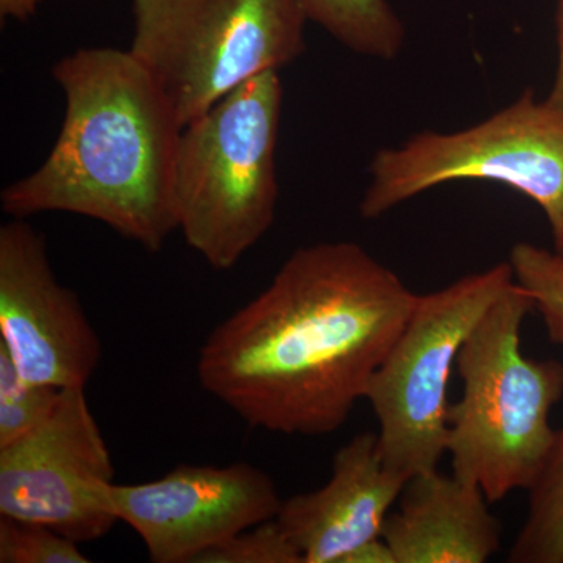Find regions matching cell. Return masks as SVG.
Segmentation results:
<instances>
[{
    "instance_id": "obj_7",
    "label": "cell",
    "mask_w": 563,
    "mask_h": 563,
    "mask_svg": "<svg viewBox=\"0 0 563 563\" xmlns=\"http://www.w3.org/2000/svg\"><path fill=\"white\" fill-rule=\"evenodd\" d=\"M515 280L509 262L418 295L390 351L374 373L372 404L385 465L407 481L439 468L450 432L448 388L474 325Z\"/></svg>"
},
{
    "instance_id": "obj_4",
    "label": "cell",
    "mask_w": 563,
    "mask_h": 563,
    "mask_svg": "<svg viewBox=\"0 0 563 563\" xmlns=\"http://www.w3.org/2000/svg\"><path fill=\"white\" fill-rule=\"evenodd\" d=\"M279 70L254 77L181 129L173 201L177 231L217 272H228L276 218Z\"/></svg>"
},
{
    "instance_id": "obj_8",
    "label": "cell",
    "mask_w": 563,
    "mask_h": 563,
    "mask_svg": "<svg viewBox=\"0 0 563 563\" xmlns=\"http://www.w3.org/2000/svg\"><path fill=\"white\" fill-rule=\"evenodd\" d=\"M113 476L85 388H63L38 426L0 448V517L47 526L80 544L95 542L118 523L102 504Z\"/></svg>"
},
{
    "instance_id": "obj_20",
    "label": "cell",
    "mask_w": 563,
    "mask_h": 563,
    "mask_svg": "<svg viewBox=\"0 0 563 563\" xmlns=\"http://www.w3.org/2000/svg\"><path fill=\"white\" fill-rule=\"evenodd\" d=\"M555 27H558V66H555L553 88L547 101L563 110V0H559Z\"/></svg>"
},
{
    "instance_id": "obj_14",
    "label": "cell",
    "mask_w": 563,
    "mask_h": 563,
    "mask_svg": "<svg viewBox=\"0 0 563 563\" xmlns=\"http://www.w3.org/2000/svg\"><path fill=\"white\" fill-rule=\"evenodd\" d=\"M528 492V515L509 562L563 563V428Z\"/></svg>"
},
{
    "instance_id": "obj_6",
    "label": "cell",
    "mask_w": 563,
    "mask_h": 563,
    "mask_svg": "<svg viewBox=\"0 0 563 563\" xmlns=\"http://www.w3.org/2000/svg\"><path fill=\"white\" fill-rule=\"evenodd\" d=\"M461 180H487L528 196L563 250V110L533 91L457 132L417 133L376 152L361 214L377 220L415 196Z\"/></svg>"
},
{
    "instance_id": "obj_16",
    "label": "cell",
    "mask_w": 563,
    "mask_h": 563,
    "mask_svg": "<svg viewBox=\"0 0 563 563\" xmlns=\"http://www.w3.org/2000/svg\"><path fill=\"white\" fill-rule=\"evenodd\" d=\"M60 390L29 383L0 347V448L16 442L49 415Z\"/></svg>"
},
{
    "instance_id": "obj_10",
    "label": "cell",
    "mask_w": 563,
    "mask_h": 563,
    "mask_svg": "<svg viewBox=\"0 0 563 563\" xmlns=\"http://www.w3.org/2000/svg\"><path fill=\"white\" fill-rule=\"evenodd\" d=\"M0 347L29 383L87 387L101 340L79 296L52 269L43 233L11 218L0 228Z\"/></svg>"
},
{
    "instance_id": "obj_3",
    "label": "cell",
    "mask_w": 563,
    "mask_h": 563,
    "mask_svg": "<svg viewBox=\"0 0 563 563\" xmlns=\"http://www.w3.org/2000/svg\"><path fill=\"white\" fill-rule=\"evenodd\" d=\"M531 296L514 280L459 352L461 399L450 406L446 454L453 473L488 501L528 490L555 439L550 415L563 395V365L521 350Z\"/></svg>"
},
{
    "instance_id": "obj_11",
    "label": "cell",
    "mask_w": 563,
    "mask_h": 563,
    "mask_svg": "<svg viewBox=\"0 0 563 563\" xmlns=\"http://www.w3.org/2000/svg\"><path fill=\"white\" fill-rule=\"evenodd\" d=\"M406 483L385 465L377 433H358L336 451L328 483L282 499L276 521L302 563H344L352 551L383 537Z\"/></svg>"
},
{
    "instance_id": "obj_13",
    "label": "cell",
    "mask_w": 563,
    "mask_h": 563,
    "mask_svg": "<svg viewBox=\"0 0 563 563\" xmlns=\"http://www.w3.org/2000/svg\"><path fill=\"white\" fill-rule=\"evenodd\" d=\"M309 21L354 54L393 60L406 43V27L388 0H299Z\"/></svg>"
},
{
    "instance_id": "obj_9",
    "label": "cell",
    "mask_w": 563,
    "mask_h": 563,
    "mask_svg": "<svg viewBox=\"0 0 563 563\" xmlns=\"http://www.w3.org/2000/svg\"><path fill=\"white\" fill-rule=\"evenodd\" d=\"M102 504L133 529L154 563H196L252 526L273 520L282 498L251 463L180 465L161 479L107 484Z\"/></svg>"
},
{
    "instance_id": "obj_1",
    "label": "cell",
    "mask_w": 563,
    "mask_h": 563,
    "mask_svg": "<svg viewBox=\"0 0 563 563\" xmlns=\"http://www.w3.org/2000/svg\"><path fill=\"white\" fill-rule=\"evenodd\" d=\"M417 296L361 244L299 247L265 290L207 336L199 384L251 428L339 431L365 399Z\"/></svg>"
},
{
    "instance_id": "obj_15",
    "label": "cell",
    "mask_w": 563,
    "mask_h": 563,
    "mask_svg": "<svg viewBox=\"0 0 563 563\" xmlns=\"http://www.w3.org/2000/svg\"><path fill=\"white\" fill-rule=\"evenodd\" d=\"M507 262L517 284L531 296L551 342L563 344V250L520 242Z\"/></svg>"
},
{
    "instance_id": "obj_18",
    "label": "cell",
    "mask_w": 563,
    "mask_h": 563,
    "mask_svg": "<svg viewBox=\"0 0 563 563\" xmlns=\"http://www.w3.org/2000/svg\"><path fill=\"white\" fill-rule=\"evenodd\" d=\"M196 563H302V558L273 518L236 533Z\"/></svg>"
},
{
    "instance_id": "obj_2",
    "label": "cell",
    "mask_w": 563,
    "mask_h": 563,
    "mask_svg": "<svg viewBox=\"0 0 563 563\" xmlns=\"http://www.w3.org/2000/svg\"><path fill=\"white\" fill-rule=\"evenodd\" d=\"M65 95L60 133L35 172L0 195L11 218L79 214L158 252L177 231L174 166L181 124L129 51L84 47L52 68Z\"/></svg>"
},
{
    "instance_id": "obj_5",
    "label": "cell",
    "mask_w": 563,
    "mask_h": 563,
    "mask_svg": "<svg viewBox=\"0 0 563 563\" xmlns=\"http://www.w3.org/2000/svg\"><path fill=\"white\" fill-rule=\"evenodd\" d=\"M129 52L161 87L181 128L243 84L306 51L299 0H133Z\"/></svg>"
},
{
    "instance_id": "obj_12",
    "label": "cell",
    "mask_w": 563,
    "mask_h": 563,
    "mask_svg": "<svg viewBox=\"0 0 563 563\" xmlns=\"http://www.w3.org/2000/svg\"><path fill=\"white\" fill-rule=\"evenodd\" d=\"M477 485L439 468L404 485L383 537L396 563H484L501 547L503 529Z\"/></svg>"
},
{
    "instance_id": "obj_21",
    "label": "cell",
    "mask_w": 563,
    "mask_h": 563,
    "mask_svg": "<svg viewBox=\"0 0 563 563\" xmlns=\"http://www.w3.org/2000/svg\"><path fill=\"white\" fill-rule=\"evenodd\" d=\"M43 0H0L2 21L24 22L35 16Z\"/></svg>"
},
{
    "instance_id": "obj_19",
    "label": "cell",
    "mask_w": 563,
    "mask_h": 563,
    "mask_svg": "<svg viewBox=\"0 0 563 563\" xmlns=\"http://www.w3.org/2000/svg\"><path fill=\"white\" fill-rule=\"evenodd\" d=\"M344 563H396L390 547L385 542L384 537L362 544L357 550L352 551Z\"/></svg>"
},
{
    "instance_id": "obj_17",
    "label": "cell",
    "mask_w": 563,
    "mask_h": 563,
    "mask_svg": "<svg viewBox=\"0 0 563 563\" xmlns=\"http://www.w3.org/2000/svg\"><path fill=\"white\" fill-rule=\"evenodd\" d=\"M80 543L38 523L0 517V563H88Z\"/></svg>"
}]
</instances>
